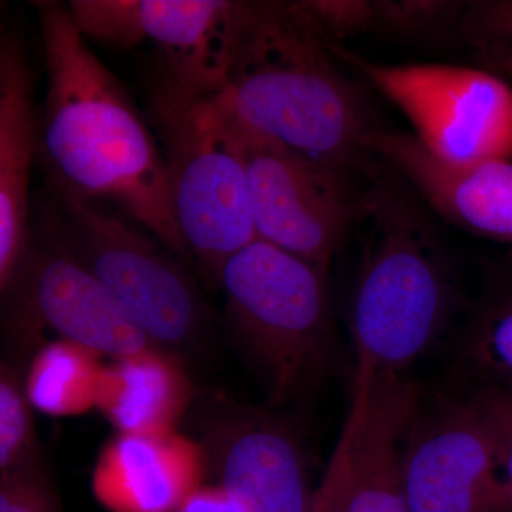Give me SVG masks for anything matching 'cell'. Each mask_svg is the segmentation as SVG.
<instances>
[{"mask_svg":"<svg viewBox=\"0 0 512 512\" xmlns=\"http://www.w3.org/2000/svg\"><path fill=\"white\" fill-rule=\"evenodd\" d=\"M473 60L477 67L501 77L512 87V52L501 49L473 50Z\"/></svg>","mask_w":512,"mask_h":512,"instance_id":"cell-26","label":"cell"},{"mask_svg":"<svg viewBox=\"0 0 512 512\" xmlns=\"http://www.w3.org/2000/svg\"><path fill=\"white\" fill-rule=\"evenodd\" d=\"M210 437L221 488L241 512H311L313 494L302 447L269 414L241 410Z\"/></svg>","mask_w":512,"mask_h":512,"instance_id":"cell-14","label":"cell"},{"mask_svg":"<svg viewBox=\"0 0 512 512\" xmlns=\"http://www.w3.org/2000/svg\"><path fill=\"white\" fill-rule=\"evenodd\" d=\"M457 42L478 49L512 52V0H474L458 23Z\"/></svg>","mask_w":512,"mask_h":512,"instance_id":"cell-23","label":"cell"},{"mask_svg":"<svg viewBox=\"0 0 512 512\" xmlns=\"http://www.w3.org/2000/svg\"><path fill=\"white\" fill-rule=\"evenodd\" d=\"M217 279L229 322L276 402L326 375L336 353L326 269L258 238L231 256Z\"/></svg>","mask_w":512,"mask_h":512,"instance_id":"cell-4","label":"cell"},{"mask_svg":"<svg viewBox=\"0 0 512 512\" xmlns=\"http://www.w3.org/2000/svg\"><path fill=\"white\" fill-rule=\"evenodd\" d=\"M461 362L476 384L512 389V247L485 269L463 328Z\"/></svg>","mask_w":512,"mask_h":512,"instance_id":"cell-17","label":"cell"},{"mask_svg":"<svg viewBox=\"0 0 512 512\" xmlns=\"http://www.w3.org/2000/svg\"><path fill=\"white\" fill-rule=\"evenodd\" d=\"M69 15L86 40L133 49L150 40L165 79L191 96L224 89L237 55L242 2L227 0H72Z\"/></svg>","mask_w":512,"mask_h":512,"instance_id":"cell-8","label":"cell"},{"mask_svg":"<svg viewBox=\"0 0 512 512\" xmlns=\"http://www.w3.org/2000/svg\"><path fill=\"white\" fill-rule=\"evenodd\" d=\"M35 217L32 235L87 269L158 349L188 348L200 336L204 302L163 242L52 185Z\"/></svg>","mask_w":512,"mask_h":512,"instance_id":"cell-5","label":"cell"},{"mask_svg":"<svg viewBox=\"0 0 512 512\" xmlns=\"http://www.w3.org/2000/svg\"><path fill=\"white\" fill-rule=\"evenodd\" d=\"M187 383L160 350L119 360L111 370L104 409L128 436L167 429L187 402Z\"/></svg>","mask_w":512,"mask_h":512,"instance_id":"cell-16","label":"cell"},{"mask_svg":"<svg viewBox=\"0 0 512 512\" xmlns=\"http://www.w3.org/2000/svg\"><path fill=\"white\" fill-rule=\"evenodd\" d=\"M154 436H130L123 451V501L136 512H168L183 503L181 487L163 466Z\"/></svg>","mask_w":512,"mask_h":512,"instance_id":"cell-19","label":"cell"},{"mask_svg":"<svg viewBox=\"0 0 512 512\" xmlns=\"http://www.w3.org/2000/svg\"><path fill=\"white\" fill-rule=\"evenodd\" d=\"M377 32L407 43L454 42L466 12L461 0H375Z\"/></svg>","mask_w":512,"mask_h":512,"instance_id":"cell-18","label":"cell"},{"mask_svg":"<svg viewBox=\"0 0 512 512\" xmlns=\"http://www.w3.org/2000/svg\"><path fill=\"white\" fill-rule=\"evenodd\" d=\"M40 463L28 392L15 369L0 372V473Z\"/></svg>","mask_w":512,"mask_h":512,"instance_id":"cell-20","label":"cell"},{"mask_svg":"<svg viewBox=\"0 0 512 512\" xmlns=\"http://www.w3.org/2000/svg\"><path fill=\"white\" fill-rule=\"evenodd\" d=\"M328 45L402 111L433 156L456 164L512 160V87L501 77L477 66L380 63Z\"/></svg>","mask_w":512,"mask_h":512,"instance_id":"cell-7","label":"cell"},{"mask_svg":"<svg viewBox=\"0 0 512 512\" xmlns=\"http://www.w3.org/2000/svg\"><path fill=\"white\" fill-rule=\"evenodd\" d=\"M239 134L258 238L328 271L359 214L353 177L272 141Z\"/></svg>","mask_w":512,"mask_h":512,"instance_id":"cell-9","label":"cell"},{"mask_svg":"<svg viewBox=\"0 0 512 512\" xmlns=\"http://www.w3.org/2000/svg\"><path fill=\"white\" fill-rule=\"evenodd\" d=\"M363 148L402 175L448 224L512 247V160L448 163L413 134L384 127L367 134Z\"/></svg>","mask_w":512,"mask_h":512,"instance_id":"cell-13","label":"cell"},{"mask_svg":"<svg viewBox=\"0 0 512 512\" xmlns=\"http://www.w3.org/2000/svg\"><path fill=\"white\" fill-rule=\"evenodd\" d=\"M410 512H512V494L483 421L468 400L414 420L404 451Z\"/></svg>","mask_w":512,"mask_h":512,"instance_id":"cell-12","label":"cell"},{"mask_svg":"<svg viewBox=\"0 0 512 512\" xmlns=\"http://www.w3.org/2000/svg\"><path fill=\"white\" fill-rule=\"evenodd\" d=\"M210 97L239 130L350 177L372 157L363 138L382 127L296 2H242L237 55Z\"/></svg>","mask_w":512,"mask_h":512,"instance_id":"cell-2","label":"cell"},{"mask_svg":"<svg viewBox=\"0 0 512 512\" xmlns=\"http://www.w3.org/2000/svg\"><path fill=\"white\" fill-rule=\"evenodd\" d=\"M33 5L47 77L40 148L52 187L82 200L116 202L165 247L187 258L164 157L146 123L74 28L67 5Z\"/></svg>","mask_w":512,"mask_h":512,"instance_id":"cell-1","label":"cell"},{"mask_svg":"<svg viewBox=\"0 0 512 512\" xmlns=\"http://www.w3.org/2000/svg\"><path fill=\"white\" fill-rule=\"evenodd\" d=\"M420 407L419 390L404 375L355 382L345 431L311 512H410L404 451Z\"/></svg>","mask_w":512,"mask_h":512,"instance_id":"cell-10","label":"cell"},{"mask_svg":"<svg viewBox=\"0 0 512 512\" xmlns=\"http://www.w3.org/2000/svg\"><path fill=\"white\" fill-rule=\"evenodd\" d=\"M40 150L33 76L22 39L0 42V291L5 292L32 241L30 178Z\"/></svg>","mask_w":512,"mask_h":512,"instance_id":"cell-15","label":"cell"},{"mask_svg":"<svg viewBox=\"0 0 512 512\" xmlns=\"http://www.w3.org/2000/svg\"><path fill=\"white\" fill-rule=\"evenodd\" d=\"M2 296L16 330L49 329L74 348L117 362L160 350L87 269L35 235Z\"/></svg>","mask_w":512,"mask_h":512,"instance_id":"cell-11","label":"cell"},{"mask_svg":"<svg viewBox=\"0 0 512 512\" xmlns=\"http://www.w3.org/2000/svg\"><path fill=\"white\" fill-rule=\"evenodd\" d=\"M178 512H241L231 497L220 490H202L184 498Z\"/></svg>","mask_w":512,"mask_h":512,"instance_id":"cell-25","label":"cell"},{"mask_svg":"<svg viewBox=\"0 0 512 512\" xmlns=\"http://www.w3.org/2000/svg\"><path fill=\"white\" fill-rule=\"evenodd\" d=\"M0 512H60L42 463L0 473Z\"/></svg>","mask_w":512,"mask_h":512,"instance_id":"cell-24","label":"cell"},{"mask_svg":"<svg viewBox=\"0 0 512 512\" xmlns=\"http://www.w3.org/2000/svg\"><path fill=\"white\" fill-rule=\"evenodd\" d=\"M362 175L356 220L363 227L362 262L349 311L355 382L404 375L460 306L453 261L429 207L373 154Z\"/></svg>","mask_w":512,"mask_h":512,"instance_id":"cell-3","label":"cell"},{"mask_svg":"<svg viewBox=\"0 0 512 512\" xmlns=\"http://www.w3.org/2000/svg\"><path fill=\"white\" fill-rule=\"evenodd\" d=\"M153 114L175 222L190 255L218 278L258 239L241 134L211 97L158 84Z\"/></svg>","mask_w":512,"mask_h":512,"instance_id":"cell-6","label":"cell"},{"mask_svg":"<svg viewBox=\"0 0 512 512\" xmlns=\"http://www.w3.org/2000/svg\"><path fill=\"white\" fill-rule=\"evenodd\" d=\"M467 400L483 421L501 476L512 494V389L476 384Z\"/></svg>","mask_w":512,"mask_h":512,"instance_id":"cell-22","label":"cell"},{"mask_svg":"<svg viewBox=\"0 0 512 512\" xmlns=\"http://www.w3.org/2000/svg\"><path fill=\"white\" fill-rule=\"evenodd\" d=\"M326 42L345 45L355 37L377 32L375 0H298Z\"/></svg>","mask_w":512,"mask_h":512,"instance_id":"cell-21","label":"cell"}]
</instances>
